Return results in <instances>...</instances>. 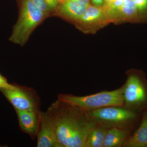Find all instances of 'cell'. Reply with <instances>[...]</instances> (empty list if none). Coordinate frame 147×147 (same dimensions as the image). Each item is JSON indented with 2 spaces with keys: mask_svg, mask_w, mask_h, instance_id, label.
<instances>
[{
  "mask_svg": "<svg viewBox=\"0 0 147 147\" xmlns=\"http://www.w3.org/2000/svg\"><path fill=\"white\" fill-rule=\"evenodd\" d=\"M123 85L113 90H103L84 96L60 94L58 99L68 102L86 112H89L109 106L123 105Z\"/></svg>",
  "mask_w": 147,
  "mask_h": 147,
  "instance_id": "obj_3",
  "label": "cell"
},
{
  "mask_svg": "<svg viewBox=\"0 0 147 147\" xmlns=\"http://www.w3.org/2000/svg\"><path fill=\"white\" fill-rule=\"evenodd\" d=\"M18 116L19 126L23 132L28 134L32 139L36 137L40 119L39 110L29 111L15 109Z\"/></svg>",
  "mask_w": 147,
  "mask_h": 147,
  "instance_id": "obj_9",
  "label": "cell"
},
{
  "mask_svg": "<svg viewBox=\"0 0 147 147\" xmlns=\"http://www.w3.org/2000/svg\"><path fill=\"white\" fill-rule=\"evenodd\" d=\"M38 147H60L56 131L47 112H40V122L37 134Z\"/></svg>",
  "mask_w": 147,
  "mask_h": 147,
  "instance_id": "obj_8",
  "label": "cell"
},
{
  "mask_svg": "<svg viewBox=\"0 0 147 147\" xmlns=\"http://www.w3.org/2000/svg\"><path fill=\"white\" fill-rule=\"evenodd\" d=\"M47 112L60 147H85L89 134L97 125L86 111L58 99Z\"/></svg>",
  "mask_w": 147,
  "mask_h": 147,
  "instance_id": "obj_1",
  "label": "cell"
},
{
  "mask_svg": "<svg viewBox=\"0 0 147 147\" xmlns=\"http://www.w3.org/2000/svg\"><path fill=\"white\" fill-rule=\"evenodd\" d=\"M115 1V0H104V4H108L113 2V1Z\"/></svg>",
  "mask_w": 147,
  "mask_h": 147,
  "instance_id": "obj_20",
  "label": "cell"
},
{
  "mask_svg": "<svg viewBox=\"0 0 147 147\" xmlns=\"http://www.w3.org/2000/svg\"><path fill=\"white\" fill-rule=\"evenodd\" d=\"M122 21L140 22L137 6L133 0H124V4L120 10L117 22Z\"/></svg>",
  "mask_w": 147,
  "mask_h": 147,
  "instance_id": "obj_13",
  "label": "cell"
},
{
  "mask_svg": "<svg viewBox=\"0 0 147 147\" xmlns=\"http://www.w3.org/2000/svg\"><path fill=\"white\" fill-rule=\"evenodd\" d=\"M76 23L85 32L94 33L110 21L102 7L90 5Z\"/></svg>",
  "mask_w": 147,
  "mask_h": 147,
  "instance_id": "obj_7",
  "label": "cell"
},
{
  "mask_svg": "<svg viewBox=\"0 0 147 147\" xmlns=\"http://www.w3.org/2000/svg\"><path fill=\"white\" fill-rule=\"evenodd\" d=\"M15 87V84H9L6 78L0 74V89H11Z\"/></svg>",
  "mask_w": 147,
  "mask_h": 147,
  "instance_id": "obj_17",
  "label": "cell"
},
{
  "mask_svg": "<svg viewBox=\"0 0 147 147\" xmlns=\"http://www.w3.org/2000/svg\"><path fill=\"white\" fill-rule=\"evenodd\" d=\"M65 0H58V1L60 2H62Z\"/></svg>",
  "mask_w": 147,
  "mask_h": 147,
  "instance_id": "obj_21",
  "label": "cell"
},
{
  "mask_svg": "<svg viewBox=\"0 0 147 147\" xmlns=\"http://www.w3.org/2000/svg\"><path fill=\"white\" fill-rule=\"evenodd\" d=\"M38 8L47 15L55 10L58 7V0H30Z\"/></svg>",
  "mask_w": 147,
  "mask_h": 147,
  "instance_id": "obj_15",
  "label": "cell"
},
{
  "mask_svg": "<svg viewBox=\"0 0 147 147\" xmlns=\"http://www.w3.org/2000/svg\"><path fill=\"white\" fill-rule=\"evenodd\" d=\"M123 84V106L139 113L147 109V79L143 71L131 69L126 72Z\"/></svg>",
  "mask_w": 147,
  "mask_h": 147,
  "instance_id": "obj_4",
  "label": "cell"
},
{
  "mask_svg": "<svg viewBox=\"0 0 147 147\" xmlns=\"http://www.w3.org/2000/svg\"><path fill=\"white\" fill-rule=\"evenodd\" d=\"M86 112L96 123L108 128L116 127L132 131L139 125L142 115L123 105L109 106Z\"/></svg>",
  "mask_w": 147,
  "mask_h": 147,
  "instance_id": "obj_2",
  "label": "cell"
},
{
  "mask_svg": "<svg viewBox=\"0 0 147 147\" xmlns=\"http://www.w3.org/2000/svg\"><path fill=\"white\" fill-rule=\"evenodd\" d=\"M92 1L95 6L102 7L104 4V0H92Z\"/></svg>",
  "mask_w": 147,
  "mask_h": 147,
  "instance_id": "obj_18",
  "label": "cell"
},
{
  "mask_svg": "<svg viewBox=\"0 0 147 147\" xmlns=\"http://www.w3.org/2000/svg\"><path fill=\"white\" fill-rule=\"evenodd\" d=\"M108 129L102 125L97 124L87 137L85 147H103V143Z\"/></svg>",
  "mask_w": 147,
  "mask_h": 147,
  "instance_id": "obj_14",
  "label": "cell"
},
{
  "mask_svg": "<svg viewBox=\"0 0 147 147\" xmlns=\"http://www.w3.org/2000/svg\"><path fill=\"white\" fill-rule=\"evenodd\" d=\"M78 2L80 3L82 5L88 7L90 5V0H76Z\"/></svg>",
  "mask_w": 147,
  "mask_h": 147,
  "instance_id": "obj_19",
  "label": "cell"
},
{
  "mask_svg": "<svg viewBox=\"0 0 147 147\" xmlns=\"http://www.w3.org/2000/svg\"><path fill=\"white\" fill-rule=\"evenodd\" d=\"M59 9L62 16L71 21L76 22L80 18L87 8L76 0H65Z\"/></svg>",
  "mask_w": 147,
  "mask_h": 147,
  "instance_id": "obj_12",
  "label": "cell"
},
{
  "mask_svg": "<svg viewBox=\"0 0 147 147\" xmlns=\"http://www.w3.org/2000/svg\"><path fill=\"white\" fill-rule=\"evenodd\" d=\"M133 131L113 127L109 128L105 136L103 147H123Z\"/></svg>",
  "mask_w": 147,
  "mask_h": 147,
  "instance_id": "obj_11",
  "label": "cell"
},
{
  "mask_svg": "<svg viewBox=\"0 0 147 147\" xmlns=\"http://www.w3.org/2000/svg\"><path fill=\"white\" fill-rule=\"evenodd\" d=\"M14 109L23 110H39L40 100L36 92L32 88L15 84L11 89H0Z\"/></svg>",
  "mask_w": 147,
  "mask_h": 147,
  "instance_id": "obj_6",
  "label": "cell"
},
{
  "mask_svg": "<svg viewBox=\"0 0 147 147\" xmlns=\"http://www.w3.org/2000/svg\"><path fill=\"white\" fill-rule=\"evenodd\" d=\"M137 6L140 22H147V0H133Z\"/></svg>",
  "mask_w": 147,
  "mask_h": 147,
  "instance_id": "obj_16",
  "label": "cell"
},
{
  "mask_svg": "<svg viewBox=\"0 0 147 147\" xmlns=\"http://www.w3.org/2000/svg\"><path fill=\"white\" fill-rule=\"evenodd\" d=\"M47 15L36 7L30 0H23L19 18L13 27L9 40L16 44L24 45L33 31Z\"/></svg>",
  "mask_w": 147,
  "mask_h": 147,
  "instance_id": "obj_5",
  "label": "cell"
},
{
  "mask_svg": "<svg viewBox=\"0 0 147 147\" xmlns=\"http://www.w3.org/2000/svg\"><path fill=\"white\" fill-rule=\"evenodd\" d=\"M123 147H147V109L142 113L139 125Z\"/></svg>",
  "mask_w": 147,
  "mask_h": 147,
  "instance_id": "obj_10",
  "label": "cell"
}]
</instances>
